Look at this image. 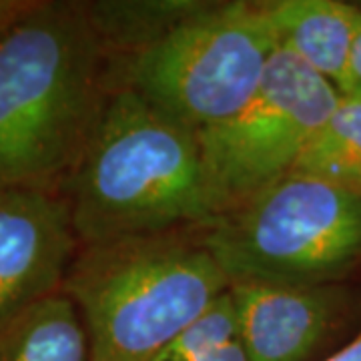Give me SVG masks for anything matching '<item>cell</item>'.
<instances>
[{"mask_svg": "<svg viewBox=\"0 0 361 361\" xmlns=\"http://www.w3.org/2000/svg\"><path fill=\"white\" fill-rule=\"evenodd\" d=\"M153 361H249L231 291L215 299Z\"/></svg>", "mask_w": 361, "mask_h": 361, "instance_id": "4fadbf2b", "label": "cell"}, {"mask_svg": "<svg viewBox=\"0 0 361 361\" xmlns=\"http://www.w3.org/2000/svg\"><path fill=\"white\" fill-rule=\"evenodd\" d=\"M323 361H361V327L351 341Z\"/></svg>", "mask_w": 361, "mask_h": 361, "instance_id": "2e32d148", "label": "cell"}, {"mask_svg": "<svg viewBox=\"0 0 361 361\" xmlns=\"http://www.w3.org/2000/svg\"><path fill=\"white\" fill-rule=\"evenodd\" d=\"M66 197L80 247L211 221L197 133L127 85L111 90Z\"/></svg>", "mask_w": 361, "mask_h": 361, "instance_id": "7a4b0ae2", "label": "cell"}, {"mask_svg": "<svg viewBox=\"0 0 361 361\" xmlns=\"http://www.w3.org/2000/svg\"><path fill=\"white\" fill-rule=\"evenodd\" d=\"M261 4L277 49L291 52L339 89L360 35L361 6L341 0H265Z\"/></svg>", "mask_w": 361, "mask_h": 361, "instance_id": "9c48e42d", "label": "cell"}, {"mask_svg": "<svg viewBox=\"0 0 361 361\" xmlns=\"http://www.w3.org/2000/svg\"><path fill=\"white\" fill-rule=\"evenodd\" d=\"M249 361H310L349 313L334 283H235L229 287Z\"/></svg>", "mask_w": 361, "mask_h": 361, "instance_id": "ba28073f", "label": "cell"}, {"mask_svg": "<svg viewBox=\"0 0 361 361\" xmlns=\"http://www.w3.org/2000/svg\"><path fill=\"white\" fill-rule=\"evenodd\" d=\"M85 2L35 0L0 37V191L66 187L113 90Z\"/></svg>", "mask_w": 361, "mask_h": 361, "instance_id": "6da1fadb", "label": "cell"}, {"mask_svg": "<svg viewBox=\"0 0 361 361\" xmlns=\"http://www.w3.org/2000/svg\"><path fill=\"white\" fill-rule=\"evenodd\" d=\"M35 4V0H0V37Z\"/></svg>", "mask_w": 361, "mask_h": 361, "instance_id": "9a60e30c", "label": "cell"}, {"mask_svg": "<svg viewBox=\"0 0 361 361\" xmlns=\"http://www.w3.org/2000/svg\"><path fill=\"white\" fill-rule=\"evenodd\" d=\"M229 287L199 235L167 231L80 247L63 293L87 329L89 361H153Z\"/></svg>", "mask_w": 361, "mask_h": 361, "instance_id": "3957f363", "label": "cell"}, {"mask_svg": "<svg viewBox=\"0 0 361 361\" xmlns=\"http://www.w3.org/2000/svg\"><path fill=\"white\" fill-rule=\"evenodd\" d=\"M339 92L348 94V97H361V28L357 39H355L348 73L343 77V82L339 85Z\"/></svg>", "mask_w": 361, "mask_h": 361, "instance_id": "5bb4252c", "label": "cell"}, {"mask_svg": "<svg viewBox=\"0 0 361 361\" xmlns=\"http://www.w3.org/2000/svg\"><path fill=\"white\" fill-rule=\"evenodd\" d=\"M0 361H89V337L73 299L61 289L2 323Z\"/></svg>", "mask_w": 361, "mask_h": 361, "instance_id": "30bf717a", "label": "cell"}, {"mask_svg": "<svg viewBox=\"0 0 361 361\" xmlns=\"http://www.w3.org/2000/svg\"><path fill=\"white\" fill-rule=\"evenodd\" d=\"M275 52L261 2L201 4L130 54L123 85L171 121L201 133L255 94Z\"/></svg>", "mask_w": 361, "mask_h": 361, "instance_id": "5b68a950", "label": "cell"}, {"mask_svg": "<svg viewBox=\"0 0 361 361\" xmlns=\"http://www.w3.org/2000/svg\"><path fill=\"white\" fill-rule=\"evenodd\" d=\"M293 171L361 195V97L341 94Z\"/></svg>", "mask_w": 361, "mask_h": 361, "instance_id": "8fae6325", "label": "cell"}, {"mask_svg": "<svg viewBox=\"0 0 361 361\" xmlns=\"http://www.w3.org/2000/svg\"><path fill=\"white\" fill-rule=\"evenodd\" d=\"M339 99L334 82L277 49L255 94L235 115L197 133L211 221L291 173Z\"/></svg>", "mask_w": 361, "mask_h": 361, "instance_id": "8992f818", "label": "cell"}, {"mask_svg": "<svg viewBox=\"0 0 361 361\" xmlns=\"http://www.w3.org/2000/svg\"><path fill=\"white\" fill-rule=\"evenodd\" d=\"M90 25L109 56L116 49L137 52L195 13L201 2H85Z\"/></svg>", "mask_w": 361, "mask_h": 361, "instance_id": "7c38bea8", "label": "cell"}, {"mask_svg": "<svg viewBox=\"0 0 361 361\" xmlns=\"http://www.w3.org/2000/svg\"><path fill=\"white\" fill-rule=\"evenodd\" d=\"M197 229L231 285L334 283L361 261V195L291 171Z\"/></svg>", "mask_w": 361, "mask_h": 361, "instance_id": "277c9868", "label": "cell"}, {"mask_svg": "<svg viewBox=\"0 0 361 361\" xmlns=\"http://www.w3.org/2000/svg\"><path fill=\"white\" fill-rule=\"evenodd\" d=\"M66 193L0 191V325L59 293L78 253Z\"/></svg>", "mask_w": 361, "mask_h": 361, "instance_id": "52a82bcc", "label": "cell"}]
</instances>
